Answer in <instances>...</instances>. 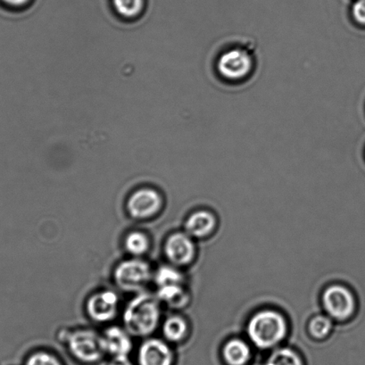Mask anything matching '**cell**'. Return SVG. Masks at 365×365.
<instances>
[{"instance_id": "1", "label": "cell", "mask_w": 365, "mask_h": 365, "mask_svg": "<svg viewBox=\"0 0 365 365\" xmlns=\"http://www.w3.org/2000/svg\"><path fill=\"white\" fill-rule=\"evenodd\" d=\"M158 301L150 294L141 293L134 297L123 313L126 331L137 336L150 335L160 321Z\"/></svg>"}, {"instance_id": "2", "label": "cell", "mask_w": 365, "mask_h": 365, "mask_svg": "<svg viewBox=\"0 0 365 365\" xmlns=\"http://www.w3.org/2000/svg\"><path fill=\"white\" fill-rule=\"evenodd\" d=\"M287 325L284 318L274 311H264L255 315L249 325L252 341L261 349H269L284 338Z\"/></svg>"}, {"instance_id": "3", "label": "cell", "mask_w": 365, "mask_h": 365, "mask_svg": "<svg viewBox=\"0 0 365 365\" xmlns=\"http://www.w3.org/2000/svg\"><path fill=\"white\" fill-rule=\"evenodd\" d=\"M70 352L84 363H95L106 354L102 336L91 329H79L68 336Z\"/></svg>"}, {"instance_id": "4", "label": "cell", "mask_w": 365, "mask_h": 365, "mask_svg": "<svg viewBox=\"0 0 365 365\" xmlns=\"http://www.w3.org/2000/svg\"><path fill=\"white\" fill-rule=\"evenodd\" d=\"M151 278V269L146 262L136 259L123 261L115 270V281L126 292H139Z\"/></svg>"}, {"instance_id": "5", "label": "cell", "mask_w": 365, "mask_h": 365, "mask_svg": "<svg viewBox=\"0 0 365 365\" xmlns=\"http://www.w3.org/2000/svg\"><path fill=\"white\" fill-rule=\"evenodd\" d=\"M162 203V197L157 191L144 187L130 197L127 210L133 218L147 219L158 214Z\"/></svg>"}, {"instance_id": "6", "label": "cell", "mask_w": 365, "mask_h": 365, "mask_svg": "<svg viewBox=\"0 0 365 365\" xmlns=\"http://www.w3.org/2000/svg\"><path fill=\"white\" fill-rule=\"evenodd\" d=\"M252 61L246 52L233 49L225 53L218 61V70L223 77L230 80H239L250 73Z\"/></svg>"}, {"instance_id": "7", "label": "cell", "mask_w": 365, "mask_h": 365, "mask_svg": "<svg viewBox=\"0 0 365 365\" xmlns=\"http://www.w3.org/2000/svg\"><path fill=\"white\" fill-rule=\"evenodd\" d=\"M324 304L328 313L339 320L349 317L354 308L352 294L341 286H332L326 290Z\"/></svg>"}, {"instance_id": "8", "label": "cell", "mask_w": 365, "mask_h": 365, "mask_svg": "<svg viewBox=\"0 0 365 365\" xmlns=\"http://www.w3.org/2000/svg\"><path fill=\"white\" fill-rule=\"evenodd\" d=\"M118 304V297L115 292L104 290L91 297L87 303V312L92 320L106 322L115 317Z\"/></svg>"}, {"instance_id": "9", "label": "cell", "mask_w": 365, "mask_h": 365, "mask_svg": "<svg viewBox=\"0 0 365 365\" xmlns=\"http://www.w3.org/2000/svg\"><path fill=\"white\" fill-rule=\"evenodd\" d=\"M166 257L176 265H186L192 261L195 247L189 234L175 233L166 240L165 246Z\"/></svg>"}, {"instance_id": "10", "label": "cell", "mask_w": 365, "mask_h": 365, "mask_svg": "<svg viewBox=\"0 0 365 365\" xmlns=\"http://www.w3.org/2000/svg\"><path fill=\"white\" fill-rule=\"evenodd\" d=\"M138 363L139 365H172V350L161 339H148L140 347Z\"/></svg>"}, {"instance_id": "11", "label": "cell", "mask_w": 365, "mask_h": 365, "mask_svg": "<svg viewBox=\"0 0 365 365\" xmlns=\"http://www.w3.org/2000/svg\"><path fill=\"white\" fill-rule=\"evenodd\" d=\"M106 353L115 356H128L133 349L129 332L119 327H111L102 336Z\"/></svg>"}, {"instance_id": "12", "label": "cell", "mask_w": 365, "mask_h": 365, "mask_svg": "<svg viewBox=\"0 0 365 365\" xmlns=\"http://www.w3.org/2000/svg\"><path fill=\"white\" fill-rule=\"evenodd\" d=\"M215 226L214 216L205 211L195 212L187 220L185 228L187 234L191 237H203L212 232Z\"/></svg>"}, {"instance_id": "13", "label": "cell", "mask_w": 365, "mask_h": 365, "mask_svg": "<svg viewBox=\"0 0 365 365\" xmlns=\"http://www.w3.org/2000/svg\"><path fill=\"white\" fill-rule=\"evenodd\" d=\"M223 354L230 365H244L250 360V350L245 342L233 339L227 343Z\"/></svg>"}, {"instance_id": "14", "label": "cell", "mask_w": 365, "mask_h": 365, "mask_svg": "<svg viewBox=\"0 0 365 365\" xmlns=\"http://www.w3.org/2000/svg\"><path fill=\"white\" fill-rule=\"evenodd\" d=\"M113 9L123 19H137L143 12L144 0H113Z\"/></svg>"}, {"instance_id": "15", "label": "cell", "mask_w": 365, "mask_h": 365, "mask_svg": "<svg viewBox=\"0 0 365 365\" xmlns=\"http://www.w3.org/2000/svg\"><path fill=\"white\" fill-rule=\"evenodd\" d=\"M187 324L179 317H169L163 326V334L172 342H178L185 336Z\"/></svg>"}, {"instance_id": "16", "label": "cell", "mask_w": 365, "mask_h": 365, "mask_svg": "<svg viewBox=\"0 0 365 365\" xmlns=\"http://www.w3.org/2000/svg\"><path fill=\"white\" fill-rule=\"evenodd\" d=\"M158 299L170 306L180 307L186 300L182 284L160 287L158 292Z\"/></svg>"}, {"instance_id": "17", "label": "cell", "mask_w": 365, "mask_h": 365, "mask_svg": "<svg viewBox=\"0 0 365 365\" xmlns=\"http://www.w3.org/2000/svg\"><path fill=\"white\" fill-rule=\"evenodd\" d=\"M125 246L127 251L134 257L143 256L150 249V240L140 232H130L126 237Z\"/></svg>"}, {"instance_id": "18", "label": "cell", "mask_w": 365, "mask_h": 365, "mask_svg": "<svg viewBox=\"0 0 365 365\" xmlns=\"http://www.w3.org/2000/svg\"><path fill=\"white\" fill-rule=\"evenodd\" d=\"M155 281L158 288H160L165 286L182 284L183 277L175 268L165 265L159 268L155 272Z\"/></svg>"}, {"instance_id": "19", "label": "cell", "mask_w": 365, "mask_h": 365, "mask_svg": "<svg viewBox=\"0 0 365 365\" xmlns=\"http://www.w3.org/2000/svg\"><path fill=\"white\" fill-rule=\"evenodd\" d=\"M267 365H302V361L295 352L285 349L272 354Z\"/></svg>"}, {"instance_id": "20", "label": "cell", "mask_w": 365, "mask_h": 365, "mask_svg": "<svg viewBox=\"0 0 365 365\" xmlns=\"http://www.w3.org/2000/svg\"><path fill=\"white\" fill-rule=\"evenodd\" d=\"M332 327L331 322L327 317H317L312 320L309 329L312 335L317 339L327 336Z\"/></svg>"}, {"instance_id": "21", "label": "cell", "mask_w": 365, "mask_h": 365, "mask_svg": "<svg viewBox=\"0 0 365 365\" xmlns=\"http://www.w3.org/2000/svg\"><path fill=\"white\" fill-rule=\"evenodd\" d=\"M26 365H62V364L53 354L45 351H38L28 358Z\"/></svg>"}, {"instance_id": "22", "label": "cell", "mask_w": 365, "mask_h": 365, "mask_svg": "<svg viewBox=\"0 0 365 365\" xmlns=\"http://www.w3.org/2000/svg\"><path fill=\"white\" fill-rule=\"evenodd\" d=\"M354 19L365 26V0H357L353 6Z\"/></svg>"}, {"instance_id": "23", "label": "cell", "mask_w": 365, "mask_h": 365, "mask_svg": "<svg viewBox=\"0 0 365 365\" xmlns=\"http://www.w3.org/2000/svg\"><path fill=\"white\" fill-rule=\"evenodd\" d=\"M108 365H133L128 356H113Z\"/></svg>"}, {"instance_id": "24", "label": "cell", "mask_w": 365, "mask_h": 365, "mask_svg": "<svg viewBox=\"0 0 365 365\" xmlns=\"http://www.w3.org/2000/svg\"><path fill=\"white\" fill-rule=\"evenodd\" d=\"M0 1L11 8H22V6H26L30 0H0Z\"/></svg>"}]
</instances>
